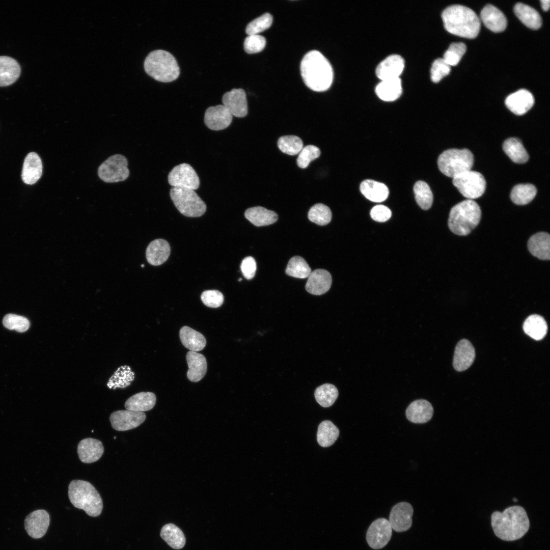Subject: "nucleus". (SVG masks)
I'll list each match as a JSON object with an SVG mask.
<instances>
[{"instance_id": "44", "label": "nucleus", "mask_w": 550, "mask_h": 550, "mask_svg": "<svg viewBox=\"0 0 550 550\" xmlns=\"http://www.w3.org/2000/svg\"><path fill=\"white\" fill-rule=\"evenodd\" d=\"M286 274L294 278L305 279L308 278L311 269L306 260L301 257L295 256L289 261Z\"/></svg>"}, {"instance_id": "31", "label": "nucleus", "mask_w": 550, "mask_h": 550, "mask_svg": "<svg viewBox=\"0 0 550 550\" xmlns=\"http://www.w3.org/2000/svg\"><path fill=\"white\" fill-rule=\"evenodd\" d=\"M156 396L152 392H142L129 397L125 403L127 410L143 412L153 408L156 402Z\"/></svg>"}, {"instance_id": "35", "label": "nucleus", "mask_w": 550, "mask_h": 550, "mask_svg": "<svg viewBox=\"0 0 550 550\" xmlns=\"http://www.w3.org/2000/svg\"><path fill=\"white\" fill-rule=\"evenodd\" d=\"M514 11L518 19L527 27L533 30L538 29L541 25L542 20L539 13L531 7L517 3Z\"/></svg>"}, {"instance_id": "5", "label": "nucleus", "mask_w": 550, "mask_h": 550, "mask_svg": "<svg viewBox=\"0 0 550 550\" xmlns=\"http://www.w3.org/2000/svg\"><path fill=\"white\" fill-rule=\"evenodd\" d=\"M68 497L72 505L84 510L89 516L96 517L102 512L103 503L100 495L90 482L72 480L68 486Z\"/></svg>"}, {"instance_id": "42", "label": "nucleus", "mask_w": 550, "mask_h": 550, "mask_svg": "<svg viewBox=\"0 0 550 550\" xmlns=\"http://www.w3.org/2000/svg\"><path fill=\"white\" fill-rule=\"evenodd\" d=\"M315 398L317 402L322 407H328L332 406L338 396L337 388L332 384H323L315 390Z\"/></svg>"}, {"instance_id": "46", "label": "nucleus", "mask_w": 550, "mask_h": 550, "mask_svg": "<svg viewBox=\"0 0 550 550\" xmlns=\"http://www.w3.org/2000/svg\"><path fill=\"white\" fill-rule=\"evenodd\" d=\"M332 212L329 208L321 203L313 206L309 211L308 216L309 220L318 225L328 224L332 219Z\"/></svg>"}, {"instance_id": "19", "label": "nucleus", "mask_w": 550, "mask_h": 550, "mask_svg": "<svg viewBox=\"0 0 550 550\" xmlns=\"http://www.w3.org/2000/svg\"><path fill=\"white\" fill-rule=\"evenodd\" d=\"M475 358V350L472 343L466 339H462L456 345L454 353L453 365L459 372L468 369Z\"/></svg>"}, {"instance_id": "55", "label": "nucleus", "mask_w": 550, "mask_h": 550, "mask_svg": "<svg viewBox=\"0 0 550 550\" xmlns=\"http://www.w3.org/2000/svg\"><path fill=\"white\" fill-rule=\"evenodd\" d=\"M240 269L246 279H252L254 277L257 269L256 262L254 258L248 256L243 259L240 264Z\"/></svg>"}, {"instance_id": "16", "label": "nucleus", "mask_w": 550, "mask_h": 550, "mask_svg": "<svg viewBox=\"0 0 550 550\" xmlns=\"http://www.w3.org/2000/svg\"><path fill=\"white\" fill-rule=\"evenodd\" d=\"M49 515L42 509L35 510L29 514L24 520V527L28 534L32 538L38 539L46 533L49 525Z\"/></svg>"}, {"instance_id": "47", "label": "nucleus", "mask_w": 550, "mask_h": 550, "mask_svg": "<svg viewBox=\"0 0 550 550\" xmlns=\"http://www.w3.org/2000/svg\"><path fill=\"white\" fill-rule=\"evenodd\" d=\"M272 20L270 14L265 13L251 21L246 27L245 32L248 35H259L270 28Z\"/></svg>"}, {"instance_id": "40", "label": "nucleus", "mask_w": 550, "mask_h": 550, "mask_svg": "<svg viewBox=\"0 0 550 550\" xmlns=\"http://www.w3.org/2000/svg\"><path fill=\"white\" fill-rule=\"evenodd\" d=\"M537 194L536 187L532 184H519L514 186L510 193L512 201L518 205H525L531 202Z\"/></svg>"}, {"instance_id": "27", "label": "nucleus", "mask_w": 550, "mask_h": 550, "mask_svg": "<svg viewBox=\"0 0 550 550\" xmlns=\"http://www.w3.org/2000/svg\"><path fill=\"white\" fill-rule=\"evenodd\" d=\"M186 358L188 366L187 377L191 382H198L204 377L207 372L206 358L203 354L192 351L187 353Z\"/></svg>"}, {"instance_id": "17", "label": "nucleus", "mask_w": 550, "mask_h": 550, "mask_svg": "<svg viewBox=\"0 0 550 550\" xmlns=\"http://www.w3.org/2000/svg\"><path fill=\"white\" fill-rule=\"evenodd\" d=\"M222 101L223 105L228 108L232 116L242 118L248 114L246 94L242 89H233L225 93Z\"/></svg>"}, {"instance_id": "29", "label": "nucleus", "mask_w": 550, "mask_h": 550, "mask_svg": "<svg viewBox=\"0 0 550 550\" xmlns=\"http://www.w3.org/2000/svg\"><path fill=\"white\" fill-rule=\"evenodd\" d=\"M20 67L14 59L0 56V86H7L14 83L19 77Z\"/></svg>"}, {"instance_id": "54", "label": "nucleus", "mask_w": 550, "mask_h": 550, "mask_svg": "<svg viewBox=\"0 0 550 550\" xmlns=\"http://www.w3.org/2000/svg\"><path fill=\"white\" fill-rule=\"evenodd\" d=\"M392 212L391 210L387 206L383 205H377L374 206L370 211V215L372 218L378 222H384L391 217Z\"/></svg>"}, {"instance_id": "12", "label": "nucleus", "mask_w": 550, "mask_h": 550, "mask_svg": "<svg viewBox=\"0 0 550 550\" xmlns=\"http://www.w3.org/2000/svg\"><path fill=\"white\" fill-rule=\"evenodd\" d=\"M392 528L386 518H379L370 525L366 533V540L369 546L378 549L384 547L392 537Z\"/></svg>"}, {"instance_id": "28", "label": "nucleus", "mask_w": 550, "mask_h": 550, "mask_svg": "<svg viewBox=\"0 0 550 550\" xmlns=\"http://www.w3.org/2000/svg\"><path fill=\"white\" fill-rule=\"evenodd\" d=\"M528 248L531 254L540 260L550 259V235L540 232L532 235L528 240Z\"/></svg>"}, {"instance_id": "4", "label": "nucleus", "mask_w": 550, "mask_h": 550, "mask_svg": "<svg viewBox=\"0 0 550 550\" xmlns=\"http://www.w3.org/2000/svg\"><path fill=\"white\" fill-rule=\"evenodd\" d=\"M481 217V210L479 205L473 200L467 199L451 208L448 227L453 233L465 236L478 226Z\"/></svg>"}, {"instance_id": "32", "label": "nucleus", "mask_w": 550, "mask_h": 550, "mask_svg": "<svg viewBox=\"0 0 550 550\" xmlns=\"http://www.w3.org/2000/svg\"><path fill=\"white\" fill-rule=\"evenodd\" d=\"M245 218L257 227L269 225L278 220L277 214L261 206L248 208L244 212Z\"/></svg>"}, {"instance_id": "20", "label": "nucleus", "mask_w": 550, "mask_h": 550, "mask_svg": "<svg viewBox=\"0 0 550 550\" xmlns=\"http://www.w3.org/2000/svg\"><path fill=\"white\" fill-rule=\"evenodd\" d=\"M507 108L517 115H522L534 104V98L528 90L520 89L509 95L505 100Z\"/></svg>"}, {"instance_id": "43", "label": "nucleus", "mask_w": 550, "mask_h": 550, "mask_svg": "<svg viewBox=\"0 0 550 550\" xmlns=\"http://www.w3.org/2000/svg\"><path fill=\"white\" fill-rule=\"evenodd\" d=\"M415 199L419 206L423 210H427L432 206L433 194L425 182L421 180L416 182L413 188Z\"/></svg>"}, {"instance_id": "41", "label": "nucleus", "mask_w": 550, "mask_h": 550, "mask_svg": "<svg viewBox=\"0 0 550 550\" xmlns=\"http://www.w3.org/2000/svg\"><path fill=\"white\" fill-rule=\"evenodd\" d=\"M134 378V374L128 366H121L109 379L107 386L109 389L125 388Z\"/></svg>"}, {"instance_id": "10", "label": "nucleus", "mask_w": 550, "mask_h": 550, "mask_svg": "<svg viewBox=\"0 0 550 550\" xmlns=\"http://www.w3.org/2000/svg\"><path fill=\"white\" fill-rule=\"evenodd\" d=\"M127 164V159L124 156L113 155L100 165L98 175L102 181L106 183L124 181L129 175Z\"/></svg>"}, {"instance_id": "53", "label": "nucleus", "mask_w": 550, "mask_h": 550, "mask_svg": "<svg viewBox=\"0 0 550 550\" xmlns=\"http://www.w3.org/2000/svg\"><path fill=\"white\" fill-rule=\"evenodd\" d=\"M201 299L207 307L216 308L223 304L224 297L223 294L218 290H208L202 293Z\"/></svg>"}, {"instance_id": "26", "label": "nucleus", "mask_w": 550, "mask_h": 550, "mask_svg": "<svg viewBox=\"0 0 550 550\" xmlns=\"http://www.w3.org/2000/svg\"><path fill=\"white\" fill-rule=\"evenodd\" d=\"M171 248L167 241L157 239L151 241L146 249V256L148 262L157 266L165 262L168 259Z\"/></svg>"}, {"instance_id": "13", "label": "nucleus", "mask_w": 550, "mask_h": 550, "mask_svg": "<svg viewBox=\"0 0 550 550\" xmlns=\"http://www.w3.org/2000/svg\"><path fill=\"white\" fill-rule=\"evenodd\" d=\"M146 418L144 412L126 409L114 411L109 417V420L115 430L123 431L138 427L145 421Z\"/></svg>"}, {"instance_id": "7", "label": "nucleus", "mask_w": 550, "mask_h": 550, "mask_svg": "<svg viewBox=\"0 0 550 550\" xmlns=\"http://www.w3.org/2000/svg\"><path fill=\"white\" fill-rule=\"evenodd\" d=\"M474 163V155L468 149H450L441 154L437 159L440 171L445 175L454 178L471 170Z\"/></svg>"}, {"instance_id": "14", "label": "nucleus", "mask_w": 550, "mask_h": 550, "mask_svg": "<svg viewBox=\"0 0 550 550\" xmlns=\"http://www.w3.org/2000/svg\"><path fill=\"white\" fill-rule=\"evenodd\" d=\"M414 510L412 506L406 502H400L391 509L389 522L392 528L396 532L408 530L412 525Z\"/></svg>"}, {"instance_id": "37", "label": "nucleus", "mask_w": 550, "mask_h": 550, "mask_svg": "<svg viewBox=\"0 0 550 550\" xmlns=\"http://www.w3.org/2000/svg\"><path fill=\"white\" fill-rule=\"evenodd\" d=\"M503 149L514 162L524 163L529 159V154L521 141L516 138H510L503 144Z\"/></svg>"}, {"instance_id": "2", "label": "nucleus", "mask_w": 550, "mask_h": 550, "mask_svg": "<svg viewBox=\"0 0 550 550\" xmlns=\"http://www.w3.org/2000/svg\"><path fill=\"white\" fill-rule=\"evenodd\" d=\"M300 69L304 82L314 91H325L333 82L332 67L319 51L314 50L307 53L301 61Z\"/></svg>"}, {"instance_id": "1", "label": "nucleus", "mask_w": 550, "mask_h": 550, "mask_svg": "<svg viewBox=\"0 0 550 550\" xmlns=\"http://www.w3.org/2000/svg\"><path fill=\"white\" fill-rule=\"evenodd\" d=\"M491 524L495 535L508 541L521 538L530 528L526 510L517 505L509 507L502 512H493L491 516Z\"/></svg>"}, {"instance_id": "24", "label": "nucleus", "mask_w": 550, "mask_h": 550, "mask_svg": "<svg viewBox=\"0 0 550 550\" xmlns=\"http://www.w3.org/2000/svg\"><path fill=\"white\" fill-rule=\"evenodd\" d=\"M42 163L40 156L32 152L26 156L22 167L21 178L24 183L34 184L42 174Z\"/></svg>"}, {"instance_id": "8", "label": "nucleus", "mask_w": 550, "mask_h": 550, "mask_svg": "<svg viewBox=\"0 0 550 550\" xmlns=\"http://www.w3.org/2000/svg\"><path fill=\"white\" fill-rule=\"evenodd\" d=\"M170 195L178 211L186 216L199 217L206 211V204L192 189L173 187Z\"/></svg>"}, {"instance_id": "51", "label": "nucleus", "mask_w": 550, "mask_h": 550, "mask_svg": "<svg viewBox=\"0 0 550 550\" xmlns=\"http://www.w3.org/2000/svg\"><path fill=\"white\" fill-rule=\"evenodd\" d=\"M265 45V38L260 35H248L244 41V50L250 54L261 51L264 48Z\"/></svg>"}, {"instance_id": "39", "label": "nucleus", "mask_w": 550, "mask_h": 550, "mask_svg": "<svg viewBox=\"0 0 550 550\" xmlns=\"http://www.w3.org/2000/svg\"><path fill=\"white\" fill-rule=\"evenodd\" d=\"M339 435L338 428L331 421L325 420L318 426L317 440L321 446L328 447L334 444Z\"/></svg>"}, {"instance_id": "49", "label": "nucleus", "mask_w": 550, "mask_h": 550, "mask_svg": "<svg viewBox=\"0 0 550 550\" xmlns=\"http://www.w3.org/2000/svg\"><path fill=\"white\" fill-rule=\"evenodd\" d=\"M3 323L8 329L21 333L25 332L30 327V322L26 318L13 314L6 315Z\"/></svg>"}, {"instance_id": "33", "label": "nucleus", "mask_w": 550, "mask_h": 550, "mask_svg": "<svg viewBox=\"0 0 550 550\" xmlns=\"http://www.w3.org/2000/svg\"><path fill=\"white\" fill-rule=\"evenodd\" d=\"M402 91L400 78L381 80L376 87L377 96L385 101H393L398 99Z\"/></svg>"}, {"instance_id": "57", "label": "nucleus", "mask_w": 550, "mask_h": 550, "mask_svg": "<svg viewBox=\"0 0 550 550\" xmlns=\"http://www.w3.org/2000/svg\"><path fill=\"white\" fill-rule=\"evenodd\" d=\"M241 280H242V279H241V278H240V279H239V280H238V281H241Z\"/></svg>"}, {"instance_id": "15", "label": "nucleus", "mask_w": 550, "mask_h": 550, "mask_svg": "<svg viewBox=\"0 0 550 550\" xmlns=\"http://www.w3.org/2000/svg\"><path fill=\"white\" fill-rule=\"evenodd\" d=\"M233 116L223 105L209 107L205 113L204 122L208 128L220 130L227 128L231 123Z\"/></svg>"}, {"instance_id": "56", "label": "nucleus", "mask_w": 550, "mask_h": 550, "mask_svg": "<svg viewBox=\"0 0 550 550\" xmlns=\"http://www.w3.org/2000/svg\"><path fill=\"white\" fill-rule=\"evenodd\" d=\"M549 0H541L540 3L542 9L547 11L549 8Z\"/></svg>"}, {"instance_id": "38", "label": "nucleus", "mask_w": 550, "mask_h": 550, "mask_svg": "<svg viewBox=\"0 0 550 550\" xmlns=\"http://www.w3.org/2000/svg\"><path fill=\"white\" fill-rule=\"evenodd\" d=\"M160 536L170 546L174 549L182 548L185 544L183 533L173 524H168L163 526L160 531Z\"/></svg>"}, {"instance_id": "23", "label": "nucleus", "mask_w": 550, "mask_h": 550, "mask_svg": "<svg viewBox=\"0 0 550 550\" xmlns=\"http://www.w3.org/2000/svg\"><path fill=\"white\" fill-rule=\"evenodd\" d=\"M405 414L407 419L412 423H425L432 418L433 408L431 403L426 400L418 399L408 405Z\"/></svg>"}, {"instance_id": "11", "label": "nucleus", "mask_w": 550, "mask_h": 550, "mask_svg": "<svg viewBox=\"0 0 550 550\" xmlns=\"http://www.w3.org/2000/svg\"><path fill=\"white\" fill-rule=\"evenodd\" d=\"M169 183L173 187L197 189L200 179L195 170L189 164L183 163L173 168L168 175Z\"/></svg>"}, {"instance_id": "25", "label": "nucleus", "mask_w": 550, "mask_h": 550, "mask_svg": "<svg viewBox=\"0 0 550 550\" xmlns=\"http://www.w3.org/2000/svg\"><path fill=\"white\" fill-rule=\"evenodd\" d=\"M480 17L485 26L493 32H503L506 28L507 22L505 16L491 5H487L483 8Z\"/></svg>"}, {"instance_id": "21", "label": "nucleus", "mask_w": 550, "mask_h": 550, "mask_svg": "<svg viewBox=\"0 0 550 550\" xmlns=\"http://www.w3.org/2000/svg\"><path fill=\"white\" fill-rule=\"evenodd\" d=\"M77 451L79 458L82 462L91 463L101 458L104 452V447L99 440L86 438L79 442Z\"/></svg>"}, {"instance_id": "50", "label": "nucleus", "mask_w": 550, "mask_h": 550, "mask_svg": "<svg viewBox=\"0 0 550 550\" xmlns=\"http://www.w3.org/2000/svg\"><path fill=\"white\" fill-rule=\"evenodd\" d=\"M320 153L318 147L311 145L306 146L298 153L297 166L301 169L306 168L312 161L319 157Z\"/></svg>"}, {"instance_id": "34", "label": "nucleus", "mask_w": 550, "mask_h": 550, "mask_svg": "<svg viewBox=\"0 0 550 550\" xmlns=\"http://www.w3.org/2000/svg\"><path fill=\"white\" fill-rule=\"evenodd\" d=\"M182 345L192 351H199L204 348L206 340L200 333L187 326H183L179 332Z\"/></svg>"}, {"instance_id": "9", "label": "nucleus", "mask_w": 550, "mask_h": 550, "mask_svg": "<svg viewBox=\"0 0 550 550\" xmlns=\"http://www.w3.org/2000/svg\"><path fill=\"white\" fill-rule=\"evenodd\" d=\"M453 185L460 193L469 200L481 197L486 189V181L482 174L475 171H468L453 178Z\"/></svg>"}, {"instance_id": "45", "label": "nucleus", "mask_w": 550, "mask_h": 550, "mask_svg": "<svg viewBox=\"0 0 550 550\" xmlns=\"http://www.w3.org/2000/svg\"><path fill=\"white\" fill-rule=\"evenodd\" d=\"M278 146L282 152L290 155H295L302 149L303 142L300 138L296 135H285L279 139Z\"/></svg>"}, {"instance_id": "36", "label": "nucleus", "mask_w": 550, "mask_h": 550, "mask_svg": "<svg viewBox=\"0 0 550 550\" xmlns=\"http://www.w3.org/2000/svg\"><path fill=\"white\" fill-rule=\"evenodd\" d=\"M522 327L525 333L535 340L542 339L547 331L545 320L537 314L529 316L525 321Z\"/></svg>"}, {"instance_id": "3", "label": "nucleus", "mask_w": 550, "mask_h": 550, "mask_svg": "<svg viewBox=\"0 0 550 550\" xmlns=\"http://www.w3.org/2000/svg\"><path fill=\"white\" fill-rule=\"evenodd\" d=\"M442 18L445 29L454 35L474 39L480 31L479 18L474 11L465 6H449L443 12Z\"/></svg>"}, {"instance_id": "22", "label": "nucleus", "mask_w": 550, "mask_h": 550, "mask_svg": "<svg viewBox=\"0 0 550 550\" xmlns=\"http://www.w3.org/2000/svg\"><path fill=\"white\" fill-rule=\"evenodd\" d=\"M332 283V276L328 271L317 269L311 272L308 277L305 288L309 293L320 295L328 291Z\"/></svg>"}, {"instance_id": "48", "label": "nucleus", "mask_w": 550, "mask_h": 550, "mask_svg": "<svg viewBox=\"0 0 550 550\" xmlns=\"http://www.w3.org/2000/svg\"><path fill=\"white\" fill-rule=\"evenodd\" d=\"M466 50L465 44L461 42L453 43L445 52L443 59L450 66H455L459 63Z\"/></svg>"}, {"instance_id": "30", "label": "nucleus", "mask_w": 550, "mask_h": 550, "mask_svg": "<svg viewBox=\"0 0 550 550\" xmlns=\"http://www.w3.org/2000/svg\"><path fill=\"white\" fill-rule=\"evenodd\" d=\"M360 189L367 199L374 202L384 201L389 194V189L384 184L371 179L362 182Z\"/></svg>"}, {"instance_id": "52", "label": "nucleus", "mask_w": 550, "mask_h": 550, "mask_svg": "<svg viewBox=\"0 0 550 550\" xmlns=\"http://www.w3.org/2000/svg\"><path fill=\"white\" fill-rule=\"evenodd\" d=\"M450 70V66L443 58L435 60L432 64L430 70L431 80L434 82H439L443 77L449 74Z\"/></svg>"}, {"instance_id": "18", "label": "nucleus", "mask_w": 550, "mask_h": 550, "mask_svg": "<svg viewBox=\"0 0 550 550\" xmlns=\"http://www.w3.org/2000/svg\"><path fill=\"white\" fill-rule=\"evenodd\" d=\"M404 68V59L399 55L392 54L378 64L376 75L381 80L399 78Z\"/></svg>"}, {"instance_id": "6", "label": "nucleus", "mask_w": 550, "mask_h": 550, "mask_svg": "<svg viewBox=\"0 0 550 550\" xmlns=\"http://www.w3.org/2000/svg\"><path fill=\"white\" fill-rule=\"evenodd\" d=\"M144 66L147 74L161 82L175 80L180 74L175 58L164 50H155L150 52L145 60Z\"/></svg>"}]
</instances>
